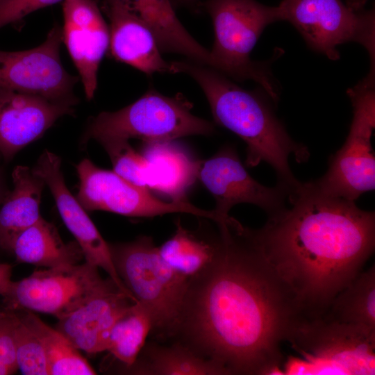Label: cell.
Segmentation results:
<instances>
[{"label": "cell", "mask_w": 375, "mask_h": 375, "mask_svg": "<svg viewBox=\"0 0 375 375\" xmlns=\"http://www.w3.org/2000/svg\"><path fill=\"white\" fill-rule=\"evenodd\" d=\"M322 316L375 333L374 265L360 272L342 289Z\"/></svg>", "instance_id": "cb8c5ba5"}, {"label": "cell", "mask_w": 375, "mask_h": 375, "mask_svg": "<svg viewBox=\"0 0 375 375\" xmlns=\"http://www.w3.org/2000/svg\"><path fill=\"white\" fill-rule=\"evenodd\" d=\"M192 105L182 95L165 96L148 90L129 106L115 112H102L94 117L84 140H142L144 142L175 140L194 135H208L214 125L191 112Z\"/></svg>", "instance_id": "8992f818"}, {"label": "cell", "mask_w": 375, "mask_h": 375, "mask_svg": "<svg viewBox=\"0 0 375 375\" xmlns=\"http://www.w3.org/2000/svg\"><path fill=\"white\" fill-rule=\"evenodd\" d=\"M201 5L215 33L210 67L235 80L257 82L276 103L278 87L269 65L251 60L250 53L264 29L281 20L278 6L256 0H204Z\"/></svg>", "instance_id": "277c9868"}, {"label": "cell", "mask_w": 375, "mask_h": 375, "mask_svg": "<svg viewBox=\"0 0 375 375\" xmlns=\"http://www.w3.org/2000/svg\"><path fill=\"white\" fill-rule=\"evenodd\" d=\"M127 371L140 375H228L217 362L204 358L185 344H145L135 362Z\"/></svg>", "instance_id": "603a6c76"}, {"label": "cell", "mask_w": 375, "mask_h": 375, "mask_svg": "<svg viewBox=\"0 0 375 375\" xmlns=\"http://www.w3.org/2000/svg\"><path fill=\"white\" fill-rule=\"evenodd\" d=\"M11 265L6 263H0V295L2 294L8 283L11 281Z\"/></svg>", "instance_id": "1f68e13d"}, {"label": "cell", "mask_w": 375, "mask_h": 375, "mask_svg": "<svg viewBox=\"0 0 375 375\" xmlns=\"http://www.w3.org/2000/svg\"><path fill=\"white\" fill-rule=\"evenodd\" d=\"M134 303L130 296L113 285L58 319L56 328L78 350L89 353L104 351L114 324Z\"/></svg>", "instance_id": "ac0fdd59"}, {"label": "cell", "mask_w": 375, "mask_h": 375, "mask_svg": "<svg viewBox=\"0 0 375 375\" xmlns=\"http://www.w3.org/2000/svg\"><path fill=\"white\" fill-rule=\"evenodd\" d=\"M76 103L0 88V156L10 160L58 119L72 114Z\"/></svg>", "instance_id": "2e32d148"}, {"label": "cell", "mask_w": 375, "mask_h": 375, "mask_svg": "<svg viewBox=\"0 0 375 375\" xmlns=\"http://www.w3.org/2000/svg\"><path fill=\"white\" fill-rule=\"evenodd\" d=\"M62 28L54 26L45 41L31 49L0 50V88L56 101H76L73 88L78 77L63 67L60 49Z\"/></svg>", "instance_id": "7c38bea8"}, {"label": "cell", "mask_w": 375, "mask_h": 375, "mask_svg": "<svg viewBox=\"0 0 375 375\" xmlns=\"http://www.w3.org/2000/svg\"><path fill=\"white\" fill-rule=\"evenodd\" d=\"M5 193L3 192V185H2V182L1 181V178H0V206H1V203L5 197Z\"/></svg>", "instance_id": "d590c367"}, {"label": "cell", "mask_w": 375, "mask_h": 375, "mask_svg": "<svg viewBox=\"0 0 375 375\" xmlns=\"http://www.w3.org/2000/svg\"><path fill=\"white\" fill-rule=\"evenodd\" d=\"M18 369L25 375H49L47 360L42 342L16 313L15 328Z\"/></svg>", "instance_id": "f1b7e54d"}, {"label": "cell", "mask_w": 375, "mask_h": 375, "mask_svg": "<svg viewBox=\"0 0 375 375\" xmlns=\"http://www.w3.org/2000/svg\"><path fill=\"white\" fill-rule=\"evenodd\" d=\"M290 203L250 228L253 242L305 318L322 316L374 250V212L321 192L312 181L288 195Z\"/></svg>", "instance_id": "7a4b0ae2"}, {"label": "cell", "mask_w": 375, "mask_h": 375, "mask_svg": "<svg viewBox=\"0 0 375 375\" xmlns=\"http://www.w3.org/2000/svg\"><path fill=\"white\" fill-rule=\"evenodd\" d=\"M197 179L215 200L212 210L215 224L225 222L230 217L231 208L240 203L257 206L268 217L272 216L285 208V201L290 193L278 183L269 188L256 181L231 147H226L209 159L201 161Z\"/></svg>", "instance_id": "4fadbf2b"}, {"label": "cell", "mask_w": 375, "mask_h": 375, "mask_svg": "<svg viewBox=\"0 0 375 375\" xmlns=\"http://www.w3.org/2000/svg\"><path fill=\"white\" fill-rule=\"evenodd\" d=\"M113 264L136 302L150 312L153 329L171 334L177 322L188 279L170 269L149 236L109 244Z\"/></svg>", "instance_id": "52a82bcc"}, {"label": "cell", "mask_w": 375, "mask_h": 375, "mask_svg": "<svg viewBox=\"0 0 375 375\" xmlns=\"http://www.w3.org/2000/svg\"><path fill=\"white\" fill-rule=\"evenodd\" d=\"M20 319L39 338L47 360L49 375H93L95 370L79 350L56 328H51L33 312L23 310Z\"/></svg>", "instance_id": "d4e9b609"}, {"label": "cell", "mask_w": 375, "mask_h": 375, "mask_svg": "<svg viewBox=\"0 0 375 375\" xmlns=\"http://www.w3.org/2000/svg\"><path fill=\"white\" fill-rule=\"evenodd\" d=\"M174 234L160 247L158 253L166 265L178 275L190 279L212 260L217 244V233L203 240L186 230L178 220Z\"/></svg>", "instance_id": "484cf974"}, {"label": "cell", "mask_w": 375, "mask_h": 375, "mask_svg": "<svg viewBox=\"0 0 375 375\" xmlns=\"http://www.w3.org/2000/svg\"><path fill=\"white\" fill-rule=\"evenodd\" d=\"M14 188L5 194L0 208V246L11 251L16 238L40 217V204L45 183L32 169L17 166Z\"/></svg>", "instance_id": "44dd1931"}, {"label": "cell", "mask_w": 375, "mask_h": 375, "mask_svg": "<svg viewBox=\"0 0 375 375\" xmlns=\"http://www.w3.org/2000/svg\"><path fill=\"white\" fill-rule=\"evenodd\" d=\"M142 154L148 163L147 188L185 200V194L197 179L201 161L194 160L174 140L144 142Z\"/></svg>", "instance_id": "ffe728a7"}, {"label": "cell", "mask_w": 375, "mask_h": 375, "mask_svg": "<svg viewBox=\"0 0 375 375\" xmlns=\"http://www.w3.org/2000/svg\"><path fill=\"white\" fill-rule=\"evenodd\" d=\"M32 170L49 187L60 217L81 247L85 262L104 270L120 290L131 297L117 272L109 244L101 235L85 208L68 190L61 171L60 158L46 150Z\"/></svg>", "instance_id": "5bb4252c"}, {"label": "cell", "mask_w": 375, "mask_h": 375, "mask_svg": "<svg viewBox=\"0 0 375 375\" xmlns=\"http://www.w3.org/2000/svg\"><path fill=\"white\" fill-rule=\"evenodd\" d=\"M61 1L64 0H0V28Z\"/></svg>", "instance_id": "f546056e"}, {"label": "cell", "mask_w": 375, "mask_h": 375, "mask_svg": "<svg viewBox=\"0 0 375 375\" xmlns=\"http://www.w3.org/2000/svg\"><path fill=\"white\" fill-rule=\"evenodd\" d=\"M176 73L192 77L205 94L217 124L236 134L247 144L246 165L267 162L278 182L290 192L301 182L288 163L290 155L305 162L306 147L294 141L276 117L271 104L260 94L246 90L212 67L188 59L174 61Z\"/></svg>", "instance_id": "3957f363"}, {"label": "cell", "mask_w": 375, "mask_h": 375, "mask_svg": "<svg viewBox=\"0 0 375 375\" xmlns=\"http://www.w3.org/2000/svg\"><path fill=\"white\" fill-rule=\"evenodd\" d=\"M152 329L150 312L144 306L135 302L114 324L106 342V351L128 368L137 360Z\"/></svg>", "instance_id": "4316f807"}, {"label": "cell", "mask_w": 375, "mask_h": 375, "mask_svg": "<svg viewBox=\"0 0 375 375\" xmlns=\"http://www.w3.org/2000/svg\"><path fill=\"white\" fill-rule=\"evenodd\" d=\"M76 168L80 182L77 199L85 210L140 217L182 212L215 221L212 210L199 208L187 199L161 201L147 188L129 183L114 172L97 167L89 159L83 160Z\"/></svg>", "instance_id": "8fae6325"}, {"label": "cell", "mask_w": 375, "mask_h": 375, "mask_svg": "<svg viewBox=\"0 0 375 375\" xmlns=\"http://www.w3.org/2000/svg\"><path fill=\"white\" fill-rule=\"evenodd\" d=\"M62 40L88 100L97 87L100 63L109 49L110 31L95 0H64Z\"/></svg>", "instance_id": "9a60e30c"}, {"label": "cell", "mask_w": 375, "mask_h": 375, "mask_svg": "<svg viewBox=\"0 0 375 375\" xmlns=\"http://www.w3.org/2000/svg\"><path fill=\"white\" fill-rule=\"evenodd\" d=\"M101 144L111 160L114 172L129 183L147 189V161L132 148L128 140H108Z\"/></svg>", "instance_id": "83f0119b"}, {"label": "cell", "mask_w": 375, "mask_h": 375, "mask_svg": "<svg viewBox=\"0 0 375 375\" xmlns=\"http://www.w3.org/2000/svg\"><path fill=\"white\" fill-rule=\"evenodd\" d=\"M217 226L215 256L188 280L169 336L229 374H280L282 344L303 316L250 228L231 217Z\"/></svg>", "instance_id": "6da1fadb"}, {"label": "cell", "mask_w": 375, "mask_h": 375, "mask_svg": "<svg viewBox=\"0 0 375 375\" xmlns=\"http://www.w3.org/2000/svg\"><path fill=\"white\" fill-rule=\"evenodd\" d=\"M15 312H6L0 317V360L15 372L18 369L16 358L15 328Z\"/></svg>", "instance_id": "4dcf8cb0"}, {"label": "cell", "mask_w": 375, "mask_h": 375, "mask_svg": "<svg viewBox=\"0 0 375 375\" xmlns=\"http://www.w3.org/2000/svg\"><path fill=\"white\" fill-rule=\"evenodd\" d=\"M174 8L176 6H193L194 5L199 6V3H201L204 0H171Z\"/></svg>", "instance_id": "836d02e7"}, {"label": "cell", "mask_w": 375, "mask_h": 375, "mask_svg": "<svg viewBox=\"0 0 375 375\" xmlns=\"http://www.w3.org/2000/svg\"><path fill=\"white\" fill-rule=\"evenodd\" d=\"M109 19L111 56L116 60L152 75L176 74L173 62L166 61L151 30L115 0H102Z\"/></svg>", "instance_id": "e0dca14e"}, {"label": "cell", "mask_w": 375, "mask_h": 375, "mask_svg": "<svg viewBox=\"0 0 375 375\" xmlns=\"http://www.w3.org/2000/svg\"><path fill=\"white\" fill-rule=\"evenodd\" d=\"M375 77L367 75L347 90L353 117L343 146L330 159L326 173L313 181L323 193L356 201L374 190Z\"/></svg>", "instance_id": "ba28073f"}, {"label": "cell", "mask_w": 375, "mask_h": 375, "mask_svg": "<svg viewBox=\"0 0 375 375\" xmlns=\"http://www.w3.org/2000/svg\"><path fill=\"white\" fill-rule=\"evenodd\" d=\"M285 342L299 357L283 362L280 374H375V333L325 317L303 318Z\"/></svg>", "instance_id": "5b68a950"}, {"label": "cell", "mask_w": 375, "mask_h": 375, "mask_svg": "<svg viewBox=\"0 0 375 375\" xmlns=\"http://www.w3.org/2000/svg\"><path fill=\"white\" fill-rule=\"evenodd\" d=\"M113 285L110 278L101 276L98 267L85 262L35 271L20 281H10L1 296L7 312L28 310L58 319Z\"/></svg>", "instance_id": "30bf717a"}, {"label": "cell", "mask_w": 375, "mask_h": 375, "mask_svg": "<svg viewBox=\"0 0 375 375\" xmlns=\"http://www.w3.org/2000/svg\"><path fill=\"white\" fill-rule=\"evenodd\" d=\"M15 372L6 363L0 360V375L14 374Z\"/></svg>", "instance_id": "e575fe53"}, {"label": "cell", "mask_w": 375, "mask_h": 375, "mask_svg": "<svg viewBox=\"0 0 375 375\" xmlns=\"http://www.w3.org/2000/svg\"><path fill=\"white\" fill-rule=\"evenodd\" d=\"M142 21L154 34L161 51L181 54L210 67V51L179 21L171 0H115Z\"/></svg>", "instance_id": "d6986e66"}, {"label": "cell", "mask_w": 375, "mask_h": 375, "mask_svg": "<svg viewBox=\"0 0 375 375\" xmlns=\"http://www.w3.org/2000/svg\"><path fill=\"white\" fill-rule=\"evenodd\" d=\"M367 0H346L347 6L355 11L362 10Z\"/></svg>", "instance_id": "d6a6232c"}, {"label": "cell", "mask_w": 375, "mask_h": 375, "mask_svg": "<svg viewBox=\"0 0 375 375\" xmlns=\"http://www.w3.org/2000/svg\"><path fill=\"white\" fill-rule=\"evenodd\" d=\"M280 19L288 21L307 44L331 60H338V45L353 42L366 49L370 72H375L374 10L355 11L342 0H282Z\"/></svg>", "instance_id": "9c48e42d"}, {"label": "cell", "mask_w": 375, "mask_h": 375, "mask_svg": "<svg viewBox=\"0 0 375 375\" xmlns=\"http://www.w3.org/2000/svg\"><path fill=\"white\" fill-rule=\"evenodd\" d=\"M7 311H1L0 310V317L4 315L6 313Z\"/></svg>", "instance_id": "8d00e7d4"}, {"label": "cell", "mask_w": 375, "mask_h": 375, "mask_svg": "<svg viewBox=\"0 0 375 375\" xmlns=\"http://www.w3.org/2000/svg\"><path fill=\"white\" fill-rule=\"evenodd\" d=\"M11 252L18 262L47 269L77 265L83 257L77 242L65 243L54 225L42 217L16 238Z\"/></svg>", "instance_id": "7402d4cb"}]
</instances>
